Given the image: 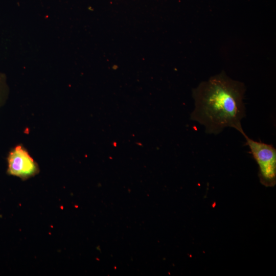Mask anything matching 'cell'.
<instances>
[{"label":"cell","instance_id":"obj_1","mask_svg":"<svg viewBox=\"0 0 276 276\" xmlns=\"http://www.w3.org/2000/svg\"><path fill=\"white\" fill-rule=\"evenodd\" d=\"M244 85L224 73L201 82L193 90L195 108L191 119L204 126L209 134H218L227 127L244 132L241 120L245 117Z\"/></svg>","mask_w":276,"mask_h":276},{"label":"cell","instance_id":"obj_2","mask_svg":"<svg viewBox=\"0 0 276 276\" xmlns=\"http://www.w3.org/2000/svg\"><path fill=\"white\" fill-rule=\"evenodd\" d=\"M242 134L258 165L260 182L266 187H274L276 184V149L272 144L250 139L244 132Z\"/></svg>","mask_w":276,"mask_h":276},{"label":"cell","instance_id":"obj_3","mask_svg":"<svg viewBox=\"0 0 276 276\" xmlns=\"http://www.w3.org/2000/svg\"><path fill=\"white\" fill-rule=\"evenodd\" d=\"M7 173L26 180L39 172L37 163L21 144L12 148L7 156Z\"/></svg>","mask_w":276,"mask_h":276},{"label":"cell","instance_id":"obj_4","mask_svg":"<svg viewBox=\"0 0 276 276\" xmlns=\"http://www.w3.org/2000/svg\"><path fill=\"white\" fill-rule=\"evenodd\" d=\"M9 94V87L6 75L0 72V108L6 102Z\"/></svg>","mask_w":276,"mask_h":276}]
</instances>
